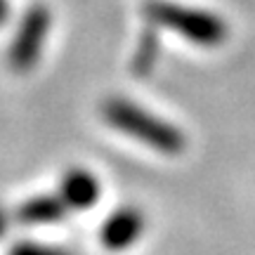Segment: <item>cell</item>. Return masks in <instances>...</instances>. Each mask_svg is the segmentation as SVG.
Returning a JSON list of instances; mask_svg holds the SVG:
<instances>
[{"instance_id": "1", "label": "cell", "mask_w": 255, "mask_h": 255, "mask_svg": "<svg viewBox=\"0 0 255 255\" xmlns=\"http://www.w3.org/2000/svg\"><path fill=\"white\" fill-rule=\"evenodd\" d=\"M104 119L109 126L121 130L123 135L151 146L158 154L177 156L182 154L184 146H187L182 130H177L173 123H168L165 119H158L151 111L142 109L139 104L130 100H121V97L109 100L104 104Z\"/></svg>"}, {"instance_id": "9", "label": "cell", "mask_w": 255, "mask_h": 255, "mask_svg": "<svg viewBox=\"0 0 255 255\" xmlns=\"http://www.w3.org/2000/svg\"><path fill=\"white\" fill-rule=\"evenodd\" d=\"M7 213H5V210L0 208V237H2V234H5V229H7Z\"/></svg>"}, {"instance_id": "2", "label": "cell", "mask_w": 255, "mask_h": 255, "mask_svg": "<svg viewBox=\"0 0 255 255\" xmlns=\"http://www.w3.org/2000/svg\"><path fill=\"white\" fill-rule=\"evenodd\" d=\"M146 17L184 36L189 43L201 47H218L227 40V24L222 17H215L206 9L184 7L165 0H156L146 5Z\"/></svg>"}, {"instance_id": "8", "label": "cell", "mask_w": 255, "mask_h": 255, "mask_svg": "<svg viewBox=\"0 0 255 255\" xmlns=\"http://www.w3.org/2000/svg\"><path fill=\"white\" fill-rule=\"evenodd\" d=\"M7 14H9L7 2H5V0H0V26L5 24V19H7Z\"/></svg>"}, {"instance_id": "5", "label": "cell", "mask_w": 255, "mask_h": 255, "mask_svg": "<svg viewBox=\"0 0 255 255\" xmlns=\"http://www.w3.org/2000/svg\"><path fill=\"white\" fill-rule=\"evenodd\" d=\"M62 201L66 203V208L73 210H88L100 201L102 187L100 180L83 168H71L69 173L62 177Z\"/></svg>"}, {"instance_id": "3", "label": "cell", "mask_w": 255, "mask_h": 255, "mask_svg": "<svg viewBox=\"0 0 255 255\" xmlns=\"http://www.w3.org/2000/svg\"><path fill=\"white\" fill-rule=\"evenodd\" d=\"M47 31H50V12L43 5L31 7L24 14L17 38L9 47V64L14 71H28L38 62L40 50L45 45Z\"/></svg>"}, {"instance_id": "7", "label": "cell", "mask_w": 255, "mask_h": 255, "mask_svg": "<svg viewBox=\"0 0 255 255\" xmlns=\"http://www.w3.org/2000/svg\"><path fill=\"white\" fill-rule=\"evenodd\" d=\"M9 255H69L59 251V248H50V246H40L33 241H19L17 246L9 251Z\"/></svg>"}, {"instance_id": "4", "label": "cell", "mask_w": 255, "mask_h": 255, "mask_svg": "<svg viewBox=\"0 0 255 255\" xmlns=\"http://www.w3.org/2000/svg\"><path fill=\"white\" fill-rule=\"evenodd\" d=\"M144 213L137 210L135 206H126L109 215V220L102 225L100 239L109 251H126L144 234Z\"/></svg>"}, {"instance_id": "6", "label": "cell", "mask_w": 255, "mask_h": 255, "mask_svg": "<svg viewBox=\"0 0 255 255\" xmlns=\"http://www.w3.org/2000/svg\"><path fill=\"white\" fill-rule=\"evenodd\" d=\"M64 215H66V203L62 201V196H36L17 208V220L24 225L57 222Z\"/></svg>"}]
</instances>
